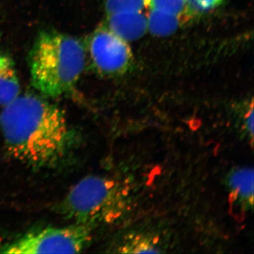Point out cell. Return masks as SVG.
I'll return each instance as SVG.
<instances>
[{"label":"cell","instance_id":"6da1fadb","mask_svg":"<svg viewBox=\"0 0 254 254\" xmlns=\"http://www.w3.org/2000/svg\"><path fill=\"white\" fill-rule=\"evenodd\" d=\"M0 127L11 154L33 166L56 163L67 152L71 141L63 111L36 95H20L4 106Z\"/></svg>","mask_w":254,"mask_h":254},{"label":"cell","instance_id":"7a4b0ae2","mask_svg":"<svg viewBox=\"0 0 254 254\" xmlns=\"http://www.w3.org/2000/svg\"><path fill=\"white\" fill-rule=\"evenodd\" d=\"M86 56V50L77 38L59 32H43L29 55L32 84L46 96L65 94L81 77Z\"/></svg>","mask_w":254,"mask_h":254},{"label":"cell","instance_id":"3957f363","mask_svg":"<svg viewBox=\"0 0 254 254\" xmlns=\"http://www.w3.org/2000/svg\"><path fill=\"white\" fill-rule=\"evenodd\" d=\"M115 201V185L108 179L88 176L68 192L61 205L62 213L76 223L91 224L108 220Z\"/></svg>","mask_w":254,"mask_h":254},{"label":"cell","instance_id":"277c9868","mask_svg":"<svg viewBox=\"0 0 254 254\" xmlns=\"http://www.w3.org/2000/svg\"><path fill=\"white\" fill-rule=\"evenodd\" d=\"M91 237V227L81 224L48 227L26 234L1 248L0 253L77 254L84 250Z\"/></svg>","mask_w":254,"mask_h":254},{"label":"cell","instance_id":"5b68a950","mask_svg":"<svg viewBox=\"0 0 254 254\" xmlns=\"http://www.w3.org/2000/svg\"><path fill=\"white\" fill-rule=\"evenodd\" d=\"M88 48L93 66L103 76H120L133 65V55L128 42L115 34L106 25L92 33Z\"/></svg>","mask_w":254,"mask_h":254},{"label":"cell","instance_id":"8992f818","mask_svg":"<svg viewBox=\"0 0 254 254\" xmlns=\"http://www.w3.org/2000/svg\"><path fill=\"white\" fill-rule=\"evenodd\" d=\"M106 26L115 34L128 42L136 41L148 31L144 11H127L107 15Z\"/></svg>","mask_w":254,"mask_h":254},{"label":"cell","instance_id":"52a82bcc","mask_svg":"<svg viewBox=\"0 0 254 254\" xmlns=\"http://www.w3.org/2000/svg\"><path fill=\"white\" fill-rule=\"evenodd\" d=\"M20 91L14 63L9 57L0 55V105H9L19 96Z\"/></svg>","mask_w":254,"mask_h":254},{"label":"cell","instance_id":"ba28073f","mask_svg":"<svg viewBox=\"0 0 254 254\" xmlns=\"http://www.w3.org/2000/svg\"><path fill=\"white\" fill-rule=\"evenodd\" d=\"M229 187L233 200L250 208L253 205L254 172L252 169L242 168L232 174Z\"/></svg>","mask_w":254,"mask_h":254},{"label":"cell","instance_id":"9c48e42d","mask_svg":"<svg viewBox=\"0 0 254 254\" xmlns=\"http://www.w3.org/2000/svg\"><path fill=\"white\" fill-rule=\"evenodd\" d=\"M148 31L159 37L173 34L181 26L182 16L170 14L165 11L149 10L147 11Z\"/></svg>","mask_w":254,"mask_h":254},{"label":"cell","instance_id":"30bf717a","mask_svg":"<svg viewBox=\"0 0 254 254\" xmlns=\"http://www.w3.org/2000/svg\"><path fill=\"white\" fill-rule=\"evenodd\" d=\"M225 0H182L184 16L192 18L205 14L220 6Z\"/></svg>","mask_w":254,"mask_h":254},{"label":"cell","instance_id":"8fae6325","mask_svg":"<svg viewBox=\"0 0 254 254\" xmlns=\"http://www.w3.org/2000/svg\"><path fill=\"white\" fill-rule=\"evenodd\" d=\"M145 10L165 11L176 14L184 18V5L182 0H145Z\"/></svg>","mask_w":254,"mask_h":254},{"label":"cell","instance_id":"7c38bea8","mask_svg":"<svg viewBox=\"0 0 254 254\" xmlns=\"http://www.w3.org/2000/svg\"><path fill=\"white\" fill-rule=\"evenodd\" d=\"M107 15L127 11H145V0H105Z\"/></svg>","mask_w":254,"mask_h":254},{"label":"cell","instance_id":"4fadbf2b","mask_svg":"<svg viewBox=\"0 0 254 254\" xmlns=\"http://www.w3.org/2000/svg\"><path fill=\"white\" fill-rule=\"evenodd\" d=\"M245 127L247 131L250 133V136L253 138L254 134V110L253 103L251 105L250 110H249L245 117Z\"/></svg>","mask_w":254,"mask_h":254}]
</instances>
